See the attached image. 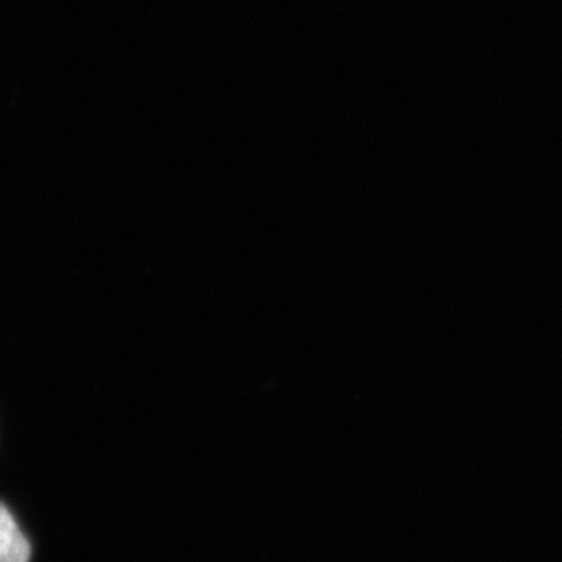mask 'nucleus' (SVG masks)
Masks as SVG:
<instances>
[{
    "label": "nucleus",
    "mask_w": 562,
    "mask_h": 562,
    "mask_svg": "<svg viewBox=\"0 0 562 562\" xmlns=\"http://www.w3.org/2000/svg\"><path fill=\"white\" fill-rule=\"evenodd\" d=\"M32 548L21 528L0 503V562H30Z\"/></svg>",
    "instance_id": "nucleus-1"
}]
</instances>
